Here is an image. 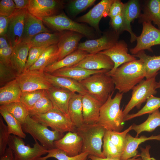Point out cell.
I'll use <instances>...</instances> for the list:
<instances>
[{
    "instance_id": "f5cc1de1",
    "label": "cell",
    "mask_w": 160,
    "mask_h": 160,
    "mask_svg": "<svg viewBox=\"0 0 160 160\" xmlns=\"http://www.w3.org/2000/svg\"><path fill=\"white\" fill-rule=\"evenodd\" d=\"M9 17L0 15V36L6 35L8 29Z\"/></svg>"
},
{
    "instance_id": "e575fe53",
    "label": "cell",
    "mask_w": 160,
    "mask_h": 160,
    "mask_svg": "<svg viewBox=\"0 0 160 160\" xmlns=\"http://www.w3.org/2000/svg\"><path fill=\"white\" fill-rule=\"evenodd\" d=\"M63 32L40 33L33 37L27 43H29L31 47L51 45L57 44L61 37Z\"/></svg>"
},
{
    "instance_id": "8d00e7d4",
    "label": "cell",
    "mask_w": 160,
    "mask_h": 160,
    "mask_svg": "<svg viewBox=\"0 0 160 160\" xmlns=\"http://www.w3.org/2000/svg\"><path fill=\"white\" fill-rule=\"evenodd\" d=\"M146 101L145 105L137 112L131 114H128L124 117V121L146 114H151L160 108V97L152 95L148 98Z\"/></svg>"
},
{
    "instance_id": "8fae6325",
    "label": "cell",
    "mask_w": 160,
    "mask_h": 160,
    "mask_svg": "<svg viewBox=\"0 0 160 160\" xmlns=\"http://www.w3.org/2000/svg\"><path fill=\"white\" fill-rule=\"evenodd\" d=\"M142 25L141 33L137 38L136 45L130 49V52L133 55L145 50L152 52V47L160 45V30L156 28L151 23L144 22Z\"/></svg>"
},
{
    "instance_id": "6da1fadb",
    "label": "cell",
    "mask_w": 160,
    "mask_h": 160,
    "mask_svg": "<svg viewBox=\"0 0 160 160\" xmlns=\"http://www.w3.org/2000/svg\"><path fill=\"white\" fill-rule=\"evenodd\" d=\"M106 73L111 77L115 89L123 94L132 90L144 79L146 75L144 64L140 59L125 63Z\"/></svg>"
},
{
    "instance_id": "ee69618b",
    "label": "cell",
    "mask_w": 160,
    "mask_h": 160,
    "mask_svg": "<svg viewBox=\"0 0 160 160\" xmlns=\"http://www.w3.org/2000/svg\"><path fill=\"white\" fill-rule=\"evenodd\" d=\"M132 130L131 125L122 132L108 131L111 140L122 152L125 145L126 135Z\"/></svg>"
},
{
    "instance_id": "cb8c5ba5",
    "label": "cell",
    "mask_w": 160,
    "mask_h": 160,
    "mask_svg": "<svg viewBox=\"0 0 160 160\" xmlns=\"http://www.w3.org/2000/svg\"><path fill=\"white\" fill-rule=\"evenodd\" d=\"M44 73L47 80L53 86L66 89L82 95L87 93L86 90L78 81L67 77L56 76L45 72Z\"/></svg>"
},
{
    "instance_id": "7a4b0ae2",
    "label": "cell",
    "mask_w": 160,
    "mask_h": 160,
    "mask_svg": "<svg viewBox=\"0 0 160 160\" xmlns=\"http://www.w3.org/2000/svg\"><path fill=\"white\" fill-rule=\"evenodd\" d=\"M113 93L101 106L97 123L106 130L121 132L124 122L123 111L120 107L123 94L118 92L112 98Z\"/></svg>"
},
{
    "instance_id": "44dd1931",
    "label": "cell",
    "mask_w": 160,
    "mask_h": 160,
    "mask_svg": "<svg viewBox=\"0 0 160 160\" xmlns=\"http://www.w3.org/2000/svg\"><path fill=\"white\" fill-rule=\"evenodd\" d=\"M82 104L84 124H92L97 123L100 108L103 104L87 93L82 95Z\"/></svg>"
},
{
    "instance_id": "d6986e66",
    "label": "cell",
    "mask_w": 160,
    "mask_h": 160,
    "mask_svg": "<svg viewBox=\"0 0 160 160\" xmlns=\"http://www.w3.org/2000/svg\"><path fill=\"white\" fill-rule=\"evenodd\" d=\"M114 63L110 57L100 52L89 54L79 62L73 66L81 67L91 70H112Z\"/></svg>"
},
{
    "instance_id": "db71d44e",
    "label": "cell",
    "mask_w": 160,
    "mask_h": 160,
    "mask_svg": "<svg viewBox=\"0 0 160 160\" xmlns=\"http://www.w3.org/2000/svg\"><path fill=\"white\" fill-rule=\"evenodd\" d=\"M151 148L150 145H147L145 148L140 147L141 151L140 156L142 160H152L150 153V150Z\"/></svg>"
},
{
    "instance_id": "7c38bea8",
    "label": "cell",
    "mask_w": 160,
    "mask_h": 160,
    "mask_svg": "<svg viewBox=\"0 0 160 160\" xmlns=\"http://www.w3.org/2000/svg\"><path fill=\"white\" fill-rule=\"evenodd\" d=\"M84 36L75 32L63 31L57 44V50L50 64L63 59L77 50L79 42Z\"/></svg>"
},
{
    "instance_id": "52a82bcc",
    "label": "cell",
    "mask_w": 160,
    "mask_h": 160,
    "mask_svg": "<svg viewBox=\"0 0 160 160\" xmlns=\"http://www.w3.org/2000/svg\"><path fill=\"white\" fill-rule=\"evenodd\" d=\"M40 19L48 26L59 32L72 31L89 38L92 37L94 34L93 31L89 27L73 20L63 12Z\"/></svg>"
},
{
    "instance_id": "1f68e13d",
    "label": "cell",
    "mask_w": 160,
    "mask_h": 160,
    "mask_svg": "<svg viewBox=\"0 0 160 160\" xmlns=\"http://www.w3.org/2000/svg\"><path fill=\"white\" fill-rule=\"evenodd\" d=\"M139 58L143 63L146 72V79L156 76L160 71V55L151 56L146 55L144 51L133 55Z\"/></svg>"
},
{
    "instance_id": "9a60e30c",
    "label": "cell",
    "mask_w": 160,
    "mask_h": 160,
    "mask_svg": "<svg viewBox=\"0 0 160 160\" xmlns=\"http://www.w3.org/2000/svg\"><path fill=\"white\" fill-rule=\"evenodd\" d=\"M119 35L115 32L106 33L98 39L79 43L77 49L85 51L89 54L98 53L113 47L118 41Z\"/></svg>"
},
{
    "instance_id": "816d5d0a",
    "label": "cell",
    "mask_w": 160,
    "mask_h": 160,
    "mask_svg": "<svg viewBox=\"0 0 160 160\" xmlns=\"http://www.w3.org/2000/svg\"><path fill=\"white\" fill-rule=\"evenodd\" d=\"M13 48L11 46L4 49H0V63L10 65V60Z\"/></svg>"
},
{
    "instance_id": "484cf974",
    "label": "cell",
    "mask_w": 160,
    "mask_h": 160,
    "mask_svg": "<svg viewBox=\"0 0 160 160\" xmlns=\"http://www.w3.org/2000/svg\"><path fill=\"white\" fill-rule=\"evenodd\" d=\"M109 71L106 69L91 70L72 66L61 68L51 74L56 76L68 77L80 81L92 74L101 72H106Z\"/></svg>"
},
{
    "instance_id": "f907efd6",
    "label": "cell",
    "mask_w": 160,
    "mask_h": 160,
    "mask_svg": "<svg viewBox=\"0 0 160 160\" xmlns=\"http://www.w3.org/2000/svg\"><path fill=\"white\" fill-rule=\"evenodd\" d=\"M125 5V3H123L121 0H114L110 7L108 16L111 18L123 13Z\"/></svg>"
},
{
    "instance_id": "11a10c76",
    "label": "cell",
    "mask_w": 160,
    "mask_h": 160,
    "mask_svg": "<svg viewBox=\"0 0 160 160\" xmlns=\"http://www.w3.org/2000/svg\"><path fill=\"white\" fill-rule=\"evenodd\" d=\"M0 160H16L12 150L7 148L4 154L0 156Z\"/></svg>"
},
{
    "instance_id": "4fadbf2b",
    "label": "cell",
    "mask_w": 160,
    "mask_h": 160,
    "mask_svg": "<svg viewBox=\"0 0 160 160\" xmlns=\"http://www.w3.org/2000/svg\"><path fill=\"white\" fill-rule=\"evenodd\" d=\"M63 1L56 0H30L28 12L40 19L56 15L63 7Z\"/></svg>"
},
{
    "instance_id": "c3c4849f",
    "label": "cell",
    "mask_w": 160,
    "mask_h": 160,
    "mask_svg": "<svg viewBox=\"0 0 160 160\" xmlns=\"http://www.w3.org/2000/svg\"><path fill=\"white\" fill-rule=\"evenodd\" d=\"M16 10L15 5L13 0H0V15L10 17Z\"/></svg>"
},
{
    "instance_id": "5b68a950",
    "label": "cell",
    "mask_w": 160,
    "mask_h": 160,
    "mask_svg": "<svg viewBox=\"0 0 160 160\" xmlns=\"http://www.w3.org/2000/svg\"><path fill=\"white\" fill-rule=\"evenodd\" d=\"M23 132L30 134L34 140L48 150L55 148V141L59 140L64 133L49 129L48 127L38 122L28 115L22 125Z\"/></svg>"
},
{
    "instance_id": "e0dca14e",
    "label": "cell",
    "mask_w": 160,
    "mask_h": 160,
    "mask_svg": "<svg viewBox=\"0 0 160 160\" xmlns=\"http://www.w3.org/2000/svg\"><path fill=\"white\" fill-rule=\"evenodd\" d=\"M55 148L64 151L67 155L74 156L81 152L83 142L75 132H68L62 138L54 142Z\"/></svg>"
},
{
    "instance_id": "f6af8a7d",
    "label": "cell",
    "mask_w": 160,
    "mask_h": 160,
    "mask_svg": "<svg viewBox=\"0 0 160 160\" xmlns=\"http://www.w3.org/2000/svg\"><path fill=\"white\" fill-rule=\"evenodd\" d=\"M18 74L10 65L0 63V86L2 87L15 79Z\"/></svg>"
},
{
    "instance_id": "9c48e42d",
    "label": "cell",
    "mask_w": 160,
    "mask_h": 160,
    "mask_svg": "<svg viewBox=\"0 0 160 160\" xmlns=\"http://www.w3.org/2000/svg\"><path fill=\"white\" fill-rule=\"evenodd\" d=\"M31 117L44 125L51 127L52 130L62 133L66 132H75L76 128L70 118L54 108L45 114Z\"/></svg>"
},
{
    "instance_id": "836d02e7",
    "label": "cell",
    "mask_w": 160,
    "mask_h": 160,
    "mask_svg": "<svg viewBox=\"0 0 160 160\" xmlns=\"http://www.w3.org/2000/svg\"><path fill=\"white\" fill-rule=\"evenodd\" d=\"M132 130L136 133V137L143 132H151L160 126V111L158 109L149 115L147 119L140 124L134 123L132 125Z\"/></svg>"
},
{
    "instance_id": "d6a6232c",
    "label": "cell",
    "mask_w": 160,
    "mask_h": 160,
    "mask_svg": "<svg viewBox=\"0 0 160 160\" xmlns=\"http://www.w3.org/2000/svg\"><path fill=\"white\" fill-rule=\"evenodd\" d=\"M0 113L7 124L9 134L25 138L26 135L23 130L21 124L9 112L5 105H0Z\"/></svg>"
},
{
    "instance_id": "bcb514c9",
    "label": "cell",
    "mask_w": 160,
    "mask_h": 160,
    "mask_svg": "<svg viewBox=\"0 0 160 160\" xmlns=\"http://www.w3.org/2000/svg\"><path fill=\"white\" fill-rule=\"evenodd\" d=\"M50 46L31 47L29 50L25 71L28 69L34 64L42 53Z\"/></svg>"
},
{
    "instance_id": "6f0895ef",
    "label": "cell",
    "mask_w": 160,
    "mask_h": 160,
    "mask_svg": "<svg viewBox=\"0 0 160 160\" xmlns=\"http://www.w3.org/2000/svg\"><path fill=\"white\" fill-rule=\"evenodd\" d=\"M139 156H140V154L127 160H142L141 158H137ZM88 158L89 159L87 160H121L117 159L102 158L90 155L88 156Z\"/></svg>"
},
{
    "instance_id": "74e56055",
    "label": "cell",
    "mask_w": 160,
    "mask_h": 160,
    "mask_svg": "<svg viewBox=\"0 0 160 160\" xmlns=\"http://www.w3.org/2000/svg\"><path fill=\"white\" fill-rule=\"evenodd\" d=\"M89 153L87 152H81L79 154L74 156L67 155L63 151L54 148L48 150L47 155L41 157L38 160H47L49 158L53 157L58 160H87Z\"/></svg>"
},
{
    "instance_id": "2e32d148",
    "label": "cell",
    "mask_w": 160,
    "mask_h": 160,
    "mask_svg": "<svg viewBox=\"0 0 160 160\" xmlns=\"http://www.w3.org/2000/svg\"><path fill=\"white\" fill-rule=\"evenodd\" d=\"M114 0H102L88 12L78 18L77 20L85 23L99 31V23L103 17L108 16L109 9Z\"/></svg>"
},
{
    "instance_id": "3957f363",
    "label": "cell",
    "mask_w": 160,
    "mask_h": 160,
    "mask_svg": "<svg viewBox=\"0 0 160 160\" xmlns=\"http://www.w3.org/2000/svg\"><path fill=\"white\" fill-rule=\"evenodd\" d=\"M106 130L97 123L84 124L76 128L75 132L81 138L83 142L81 152H87L89 155L105 158L101 149L102 140Z\"/></svg>"
},
{
    "instance_id": "277c9868",
    "label": "cell",
    "mask_w": 160,
    "mask_h": 160,
    "mask_svg": "<svg viewBox=\"0 0 160 160\" xmlns=\"http://www.w3.org/2000/svg\"><path fill=\"white\" fill-rule=\"evenodd\" d=\"M79 82L86 90L87 94L103 104L111 94L114 93L115 89V85L111 77L106 72L92 74Z\"/></svg>"
},
{
    "instance_id": "b9f144b4",
    "label": "cell",
    "mask_w": 160,
    "mask_h": 160,
    "mask_svg": "<svg viewBox=\"0 0 160 160\" xmlns=\"http://www.w3.org/2000/svg\"><path fill=\"white\" fill-rule=\"evenodd\" d=\"M46 94L45 90L22 92L20 102L28 109L31 108L39 99Z\"/></svg>"
},
{
    "instance_id": "9f6ffc18",
    "label": "cell",
    "mask_w": 160,
    "mask_h": 160,
    "mask_svg": "<svg viewBox=\"0 0 160 160\" xmlns=\"http://www.w3.org/2000/svg\"><path fill=\"white\" fill-rule=\"evenodd\" d=\"M16 9H27L30 0H13Z\"/></svg>"
},
{
    "instance_id": "d590c367",
    "label": "cell",
    "mask_w": 160,
    "mask_h": 160,
    "mask_svg": "<svg viewBox=\"0 0 160 160\" xmlns=\"http://www.w3.org/2000/svg\"><path fill=\"white\" fill-rule=\"evenodd\" d=\"M57 49V44L50 46L42 53L35 63L28 70H37L44 72L45 68L50 64Z\"/></svg>"
},
{
    "instance_id": "ba28073f",
    "label": "cell",
    "mask_w": 160,
    "mask_h": 160,
    "mask_svg": "<svg viewBox=\"0 0 160 160\" xmlns=\"http://www.w3.org/2000/svg\"><path fill=\"white\" fill-rule=\"evenodd\" d=\"M156 77L143 79L132 88L131 99L123 111L124 118L135 107L140 108L148 98L156 94Z\"/></svg>"
},
{
    "instance_id": "4dcf8cb0",
    "label": "cell",
    "mask_w": 160,
    "mask_h": 160,
    "mask_svg": "<svg viewBox=\"0 0 160 160\" xmlns=\"http://www.w3.org/2000/svg\"><path fill=\"white\" fill-rule=\"evenodd\" d=\"M22 93V92L16 79L0 87V105L20 102Z\"/></svg>"
},
{
    "instance_id": "681fc988",
    "label": "cell",
    "mask_w": 160,
    "mask_h": 160,
    "mask_svg": "<svg viewBox=\"0 0 160 160\" xmlns=\"http://www.w3.org/2000/svg\"><path fill=\"white\" fill-rule=\"evenodd\" d=\"M111 24L115 31L119 34L124 31V12L111 18Z\"/></svg>"
},
{
    "instance_id": "d4e9b609",
    "label": "cell",
    "mask_w": 160,
    "mask_h": 160,
    "mask_svg": "<svg viewBox=\"0 0 160 160\" xmlns=\"http://www.w3.org/2000/svg\"><path fill=\"white\" fill-rule=\"evenodd\" d=\"M151 140H156L160 141V135H152L147 137L142 135L139 137H134L127 133L126 137V142L124 150L120 158L121 160H127L137 156L138 152L137 148L141 143Z\"/></svg>"
},
{
    "instance_id": "ffe728a7",
    "label": "cell",
    "mask_w": 160,
    "mask_h": 160,
    "mask_svg": "<svg viewBox=\"0 0 160 160\" xmlns=\"http://www.w3.org/2000/svg\"><path fill=\"white\" fill-rule=\"evenodd\" d=\"M46 91V94L51 101L53 108L69 117L68 104L73 92L66 89L53 86Z\"/></svg>"
},
{
    "instance_id": "83f0119b",
    "label": "cell",
    "mask_w": 160,
    "mask_h": 160,
    "mask_svg": "<svg viewBox=\"0 0 160 160\" xmlns=\"http://www.w3.org/2000/svg\"><path fill=\"white\" fill-rule=\"evenodd\" d=\"M88 54L85 51L77 49L63 59L48 65L44 69V72L51 74L61 68L74 66Z\"/></svg>"
},
{
    "instance_id": "603a6c76",
    "label": "cell",
    "mask_w": 160,
    "mask_h": 160,
    "mask_svg": "<svg viewBox=\"0 0 160 160\" xmlns=\"http://www.w3.org/2000/svg\"><path fill=\"white\" fill-rule=\"evenodd\" d=\"M40 19L29 13L26 15L21 42L27 43L33 37L43 32H50Z\"/></svg>"
},
{
    "instance_id": "60d3db41",
    "label": "cell",
    "mask_w": 160,
    "mask_h": 160,
    "mask_svg": "<svg viewBox=\"0 0 160 160\" xmlns=\"http://www.w3.org/2000/svg\"><path fill=\"white\" fill-rule=\"evenodd\" d=\"M53 108L51 101L46 94L28 109L29 115L32 117L44 114Z\"/></svg>"
},
{
    "instance_id": "680465c9",
    "label": "cell",
    "mask_w": 160,
    "mask_h": 160,
    "mask_svg": "<svg viewBox=\"0 0 160 160\" xmlns=\"http://www.w3.org/2000/svg\"><path fill=\"white\" fill-rule=\"evenodd\" d=\"M11 45L6 35L1 36L0 37V49L8 48Z\"/></svg>"
},
{
    "instance_id": "7bdbcfd3",
    "label": "cell",
    "mask_w": 160,
    "mask_h": 160,
    "mask_svg": "<svg viewBox=\"0 0 160 160\" xmlns=\"http://www.w3.org/2000/svg\"><path fill=\"white\" fill-rule=\"evenodd\" d=\"M95 1V0H73L68 4V10L71 16L75 17L92 5Z\"/></svg>"
},
{
    "instance_id": "5bb4252c",
    "label": "cell",
    "mask_w": 160,
    "mask_h": 160,
    "mask_svg": "<svg viewBox=\"0 0 160 160\" xmlns=\"http://www.w3.org/2000/svg\"><path fill=\"white\" fill-rule=\"evenodd\" d=\"M27 9H16L9 17L7 37L11 46L14 47L21 42L23 34Z\"/></svg>"
},
{
    "instance_id": "ab89813d",
    "label": "cell",
    "mask_w": 160,
    "mask_h": 160,
    "mask_svg": "<svg viewBox=\"0 0 160 160\" xmlns=\"http://www.w3.org/2000/svg\"><path fill=\"white\" fill-rule=\"evenodd\" d=\"M4 105L9 112L22 125L29 115L28 109L20 102H13Z\"/></svg>"
},
{
    "instance_id": "91938a15",
    "label": "cell",
    "mask_w": 160,
    "mask_h": 160,
    "mask_svg": "<svg viewBox=\"0 0 160 160\" xmlns=\"http://www.w3.org/2000/svg\"><path fill=\"white\" fill-rule=\"evenodd\" d=\"M156 88H160V80L157 83Z\"/></svg>"
},
{
    "instance_id": "f1b7e54d",
    "label": "cell",
    "mask_w": 160,
    "mask_h": 160,
    "mask_svg": "<svg viewBox=\"0 0 160 160\" xmlns=\"http://www.w3.org/2000/svg\"><path fill=\"white\" fill-rule=\"evenodd\" d=\"M82 95L73 92L68 104V112L70 118L73 125L78 128L84 124L82 114Z\"/></svg>"
},
{
    "instance_id": "4316f807",
    "label": "cell",
    "mask_w": 160,
    "mask_h": 160,
    "mask_svg": "<svg viewBox=\"0 0 160 160\" xmlns=\"http://www.w3.org/2000/svg\"><path fill=\"white\" fill-rule=\"evenodd\" d=\"M124 11V31H128L130 35V42L136 40L137 36L132 31L131 23L135 19L138 18L141 14V6L139 1L131 0L125 3Z\"/></svg>"
},
{
    "instance_id": "7dc6e473",
    "label": "cell",
    "mask_w": 160,
    "mask_h": 160,
    "mask_svg": "<svg viewBox=\"0 0 160 160\" xmlns=\"http://www.w3.org/2000/svg\"><path fill=\"white\" fill-rule=\"evenodd\" d=\"M10 134L9 133L7 125L4 123L3 120L0 117V156L4 153L8 145L9 137Z\"/></svg>"
},
{
    "instance_id": "30bf717a",
    "label": "cell",
    "mask_w": 160,
    "mask_h": 160,
    "mask_svg": "<svg viewBox=\"0 0 160 160\" xmlns=\"http://www.w3.org/2000/svg\"><path fill=\"white\" fill-rule=\"evenodd\" d=\"M22 92L47 90L52 85L46 79L44 72L27 70L18 75L16 79Z\"/></svg>"
},
{
    "instance_id": "ac0fdd59",
    "label": "cell",
    "mask_w": 160,
    "mask_h": 160,
    "mask_svg": "<svg viewBox=\"0 0 160 160\" xmlns=\"http://www.w3.org/2000/svg\"><path fill=\"white\" fill-rule=\"evenodd\" d=\"M100 52L109 56L113 62L114 67L111 71H114L125 63L137 59L128 53L127 45L123 40L118 41L111 47Z\"/></svg>"
},
{
    "instance_id": "f35d334b",
    "label": "cell",
    "mask_w": 160,
    "mask_h": 160,
    "mask_svg": "<svg viewBox=\"0 0 160 160\" xmlns=\"http://www.w3.org/2000/svg\"><path fill=\"white\" fill-rule=\"evenodd\" d=\"M103 140L102 153L105 158L120 159L122 152L112 142L108 131L106 130Z\"/></svg>"
},
{
    "instance_id": "f546056e",
    "label": "cell",
    "mask_w": 160,
    "mask_h": 160,
    "mask_svg": "<svg viewBox=\"0 0 160 160\" xmlns=\"http://www.w3.org/2000/svg\"><path fill=\"white\" fill-rule=\"evenodd\" d=\"M138 19L140 23L152 22L160 30V0L147 1Z\"/></svg>"
},
{
    "instance_id": "7402d4cb",
    "label": "cell",
    "mask_w": 160,
    "mask_h": 160,
    "mask_svg": "<svg viewBox=\"0 0 160 160\" xmlns=\"http://www.w3.org/2000/svg\"><path fill=\"white\" fill-rule=\"evenodd\" d=\"M32 47L28 43L21 42L13 48L10 63L18 75L25 71L29 49Z\"/></svg>"
},
{
    "instance_id": "8992f818",
    "label": "cell",
    "mask_w": 160,
    "mask_h": 160,
    "mask_svg": "<svg viewBox=\"0 0 160 160\" xmlns=\"http://www.w3.org/2000/svg\"><path fill=\"white\" fill-rule=\"evenodd\" d=\"M33 147L26 145L23 139L10 135L8 143L12 150L16 160H38L47 153L48 149L34 140Z\"/></svg>"
}]
</instances>
